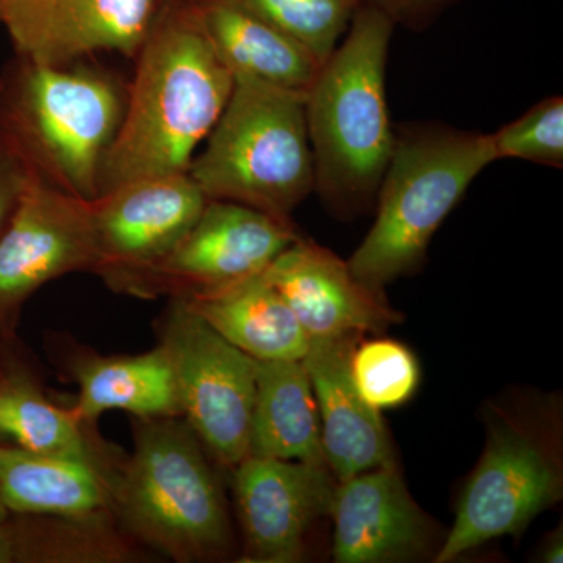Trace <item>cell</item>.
Here are the masks:
<instances>
[{
  "instance_id": "1",
  "label": "cell",
  "mask_w": 563,
  "mask_h": 563,
  "mask_svg": "<svg viewBox=\"0 0 563 563\" xmlns=\"http://www.w3.org/2000/svg\"><path fill=\"white\" fill-rule=\"evenodd\" d=\"M132 62L135 70L120 128L103 155L98 196L128 181L187 173L235 85L191 0H169Z\"/></svg>"
},
{
  "instance_id": "2",
  "label": "cell",
  "mask_w": 563,
  "mask_h": 563,
  "mask_svg": "<svg viewBox=\"0 0 563 563\" xmlns=\"http://www.w3.org/2000/svg\"><path fill=\"white\" fill-rule=\"evenodd\" d=\"M124 103L120 81L102 68L13 55L0 70V152L25 179L95 201Z\"/></svg>"
},
{
  "instance_id": "3",
  "label": "cell",
  "mask_w": 563,
  "mask_h": 563,
  "mask_svg": "<svg viewBox=\"0 0 563 563\" xmlns=\"http://www.w3.org/2000/svg\"><path fill=\"white\" fill-rule=\"evenodd\" d=\"M395 27L387 13L363 2L306 96L314 191L342 217L376 202L395 146L385 90Z\"/></svg>"
},
{
  "instance_id": "4",
  "label": "cell",
  "mask_w": 563,
  "mask_h": 563,
  "mask_svg": "<svg viewBox=\"0 0 563 563\" xmlns=\"http://www.w3.org/2000/svg\"><path fill=\"white\" fill-rule=\"evenodd\" d=\"M496 162L490 133L444 125L395 132L373 228L347 266L373 290L420 265L437 229L473 180Z\"/></svg>"
},
{
  "instance_id": "5",
  "label": "cell",
  "mask_w": 563,
  "mask_h": 563,
  "mask_svg": "<svg viewBox=\"0 0 563 563\" xmlns=\"http://www.w3.org/2000/svg\"><path fill=\"white\" fill-rule=\"evenodd\" d=\"M209 201L290 220L314 191L306 96L244 77L187 172Z\"/></svg>"
},
{
  "instance_id": "6",
  "label": "cell",
  "mask_w": 563,
  "mask_h": 563,
  "mask_svg": "<svg viewBox=\"0 0 563 563\" xmlns=\"http://www.w3.org/2000/svg\"><path fill=\"white\" fill-rule=\"evenodd\" d=\"M562 409L554 396L492 407L483 457L433 562L450 563L506 536H520L563 493Z\"/></svg>"
},
{
  "instance_id": "7",
  "label": "cell",
  "mask_w": 563,
  "mask_h": 563,
  "mask_svg": "<svg viewBox=\"0 0 563 563\" xmlns=\"http://www.w3.org/2000/svg\"><path fill=\"white\" fill-rule=\"evenodd\" d=\"M113 504L132 533L174 561H210L231 550L224 496L187 421L140 418Z\"/></svg>"
},
{
  "instance_id": "8",
  "label": "cell",
  "mask_w": 563,
  "mask_h": 563,
  "mask_svg": "<svg viewBox=\"0 0 563 563\" xmlns=\"http://www.w3.org/2000/svg\"><path fill=\"white\" fill-rule=\"evenodd\" d=\"M162 346L172 361L185 421L214 459L235 468L250 455L255 358L222 339L180 298L163 321Z\"/></svg>"
},
{
  "instance_id": "9",
  "label": "cell",
  "mask_w": 563,
  "mask_h": 563,
  "mask_svg": "<svg viewBox=\"0 0 563 563\" xmlns=\"http://www.w3.org/2000/svg\"><path fill=\"white\" fill-rule=\"evenodd\" d=\"M209 199L187 173L128 181L91 201L98 262L95 273L118 290L140 292L201 217Z\"/></svg>"
},
{
  "instance_id": "10",
  "label": "cell",
  "mask_w": 563,
  "mask_h": 563,
  "mask_svg": "<svg viewBox=\"0 0 563 563\" xmlns=\"http://www.w3.org/2000/svg\"><path fill=\"white\" fill-rule=\"evenodd\" d=\"M98 262L91 201L27 180L0 235V332L22 303L65 274L95 272Z\"/></svg>"
},
{
  "instance_id": "11",
  "label": "cell",
  "mask_w": 563,
  "mask_h": 563,
  "mask_svg": "<svg viewBox=\"0 0 563 563\" xmlns=\"http://www.w3.org/2000/svg\"><path fill=\"white\" fill-rule=\"evenodd\" d=\"M291 220L229 201H207L176 247L144 277L139 295L221 287L254 276L298 240Z\"/></svg>"
},
{
  "instance_id": "12",
  "label": "cell",
  "mask_w": 563,
  "mask_h": 563,
  "mask_svg": "<svg viewBox=\"0 0 563 563\" xmlns=\"http://www.w3.org/2000/svg\"><path fill=\"white\" fill-rule=\"evenodd\" d=\"M169 0H13L3 14L14 55L62 66L117 52L133 60Z\"/></svg>"
},
{
  "instance_id": "13",
  "label": "cell",
  "mask_w": 563,
  "mask_h": 563,
  "mask_svg": "<svg viewBox=\"0 0 563 563\" xmlns=\"http://www.w3.org/2000/svg\"><path fill=\"white\" fill-rule=\"evenodd\" d=\"M233 470L246 561H301L307 533L320 518L331 515L339 481L329 466L247 455Z\"/></svg>"
},
{
  "instance_id": "14",
  "label": "cell",
  "mask_w": 563,
  "mask_h": 563,
  "mask_svg": "<svg viewBox=\"0 0 563 563\" xmlns=\"http://www.w3.org/2000/svg\"><path fill=\"white\" fill-rule=\"evenodd\" d=\"M310 339L383 332L401 320L383 291L352 274L347 262L298 239L263 272Z\"/></svg>"
},
{
  "instance_id": "15",
  "label": "cell",
  "mask_w": 563,
  "mask_h": 563,
  "mask_svg": "<svg viewBox=\"0 0 563 563\" xmlns=\"http://www.w3.org/2000/svg\"><path fill=\"white\" fill-rule=\"evenodd\" d=\"M331 517L332 558L339 563H399L428 554L431 518L407 490L395 465L336 484Z\"/></svg>"
},
{
  "instance_id": "16",
  "label": "cell",
  "mask_w": 563,
  "mask_h": 563,
  "mask_svg": "<svg viewBox=\"0 0 563 563\" xmlns=\"http://www.w3.org/2000/svg\"><path fill=\"white\" fill-rule=\"evenodd\" d=\"M361 336L310 339L302 358L320 413L325 463L339 483L368 470L395 465L383 417L366 404L352 379V352Z\"/></svg>"
},
{
  "instance_id": "17",
  "label": "cell",
  "mask_w": 563,
  "mask_h": 563,
  "mask_svg": "<svg viewBox=\"0 0 563 563\" xmlns=\"http://www.w3.org/2000/svg\"><path fill=\"white\" fill-rule=\"evenodd\" d=\"M177 298L255 361H302L309 350L298 318L263 273Z\"/></svg>"
},
{
  "instance_id": "18",
  "label": "cell",
  "mask_w": 563,
  "mask_h": 563,
  "mask_svg": "<svg viewBox=\"0 0 563 563\" xmlns=\"http://www.w3.org/2000/svg\"><path fill=\"white\" fill-rule=\"evenodd\" d=\"M203 32L233 77L307 96L321 63L236 0H191Z\"/></svg>"
},
{
  "instance_id": "19",
  "label": "cell",
  "mask_w": 563,
  "mask_h": 563,
  "mask_svg": "<svg viewBox=\"0 0 563 563\" xmlns=\"http://www.w3.org/2000/svg\"><path fill=\"white\" fill-rule=\"evenodd\" d=\"M0 499L14 514L101 517L113 504V483L98 462L0 446Z\"/></svg>"
},
{
  "instance_id": "20",
  "label": "cell",
  "mask_w": 563,
  "mask_h": 563,
  "mask_svg": "<svg viewBox=\"0 0 563 563\" xmlns=\"http://www.w3.org/2000/svg\"><path fill=\"white\" fill-rule=\"evenodd\" d=\"M250 455L328 465L317 399L302 361H255Z\"/></svg>"
},
{
  "instance_id": "21",
  "label": "cell",
  "mask_w": 563,
  "mask_h": 563,
  "mask_svg": "<svg viewBox=\"0 0 563 563\" xmlns=\"http://www.w3.org/2000/svg\"><path fill=\"white\" fill-rule=\"evenodd\" d=\"M79 401L74 413L81 422L95 421L109 410L139 418L176 417V379L163 346L139 355L92 357L76 368Z\"/></svg>"
},
{
  "instance_id": "22",
  "label": "cell",
  "mask_w": 563,
  "mask_h": 563,
  "mask_svg": "<svg viewBox=\"0 0 563 563\" xmlns=\"http://www.w3.org/2000/svg\"><path fill=\"white\" fill-rule=\"evenodd\" d=\"M0 437L32 453L96 462L74 410L52 404L27 377L2 369Z\"/></svg>"
},
{
  "instance_id": "23",
  "label": "cell",
  "mask_w": 563,
  "mask_h": 563,
  "mask_svg": "<svg viewBox=\"0 0 563 563\" xmlns=\"http://www.w3.org/2000/svg\"><path fill=\"white\" fill-rule=\"evenodd\" d=\"M324 63L365 0H236Z\"/></svg>"
},
{
  "instance_id": "24",
  "label": "cell",
  "mask_w": 563,
  "mask_h": 563,
  "mask_svg": "<svg viewBox=\"0 0 563 563\" xmlns=\"http://www.w3.org/2000/svg\"><path fill=\"white\" fill-rule=\"evenodd\" d=\"M351 373L362 398L379 412L409 401L420 384L413 352L390 339L355 344Z\"/></svg>"
},
{
  "instance_id": "25",
  "label": "cell",
  "mask_w": 563,
  "mask_h": 563,
  "mask_svg": "<svg viewBox=\"0 0 563 563\" xmlns=\"http://www.w3.org/2000/svg\"><path fill=\"white\" fill-rule=\"evenodd\" d=\"M496 161L517 158L539 165L563 166V99H544L518 120L490 133Z\"/></svg>"
},
{
  "instance_id": "26",
  "label": "cell",
  "mask_w": 563,
  "mask_h": 563,
  "mask_svg": "<svg viewBox=\"0 0 563 563\" xmlns=\"http://www.w3.org/2000/svg\"><path fill=\"white\" fill-rule=\"evenodd\" d=\"M387 13L396 25L421 29L455 0H365Z\"/></svg>"
},
{
  "instance_id": "27",
  "label": "cell",
  "mask_w": 563,
  "mask_h": 563,
  "mask_svg": "<svg viewBox=\"0 0 563 563\" xmlns=\"http://www.w3.org/2000/svg\"><path fill=\"white\" fill-rule=\"evenodd\" d=\"M27 179L16 163L0 152V235L5 231Z\"/></svg>"
},
{
  "instance_id": "28",
  "label": "cell",
  "mask_w": 563,
  "mask_h": 563,
  "mask_svg": "<svg viewBox=\"0 0 563 563\" xmlns=\"http://www.w3.org/2000/svg\"><path fill=\"white\" fill-rule=\"evenodd\" d=\"M5 504L0 499V563L14 561L13 537H11V525Z\"/></svg>"
},
{
  "instance_id": "29",
  "label": "cell",
  "mask_w": 563,
  "mask_h": 563,
  "mask_svg": "<svg viewBox=\"0 0 563 563\" xmlns=\"http://www.w3.org/2000/svg\"><path fill=\"white\" fill-rule=\"evenodd\" d=\"M543 562L561 563L563 561V540L562 531H555L550 539L544 542L542 554H540Z\"/></svg>"
},
{
  "instance_id": "30",
  "label": "cell",
  "mask_w": 563,
  "mask_h": 563,
  "mask_svg": "<svg viewBox=\"0 0 563 563\" xmlns=\"http://www.w3.org/2000/svg\"><path fill=\"white\" fill-rule=\"evenodd\" d=\"M11 2H13V0H0V27H2L3 14H5Z\"/></svg>"
}]
</instances>
